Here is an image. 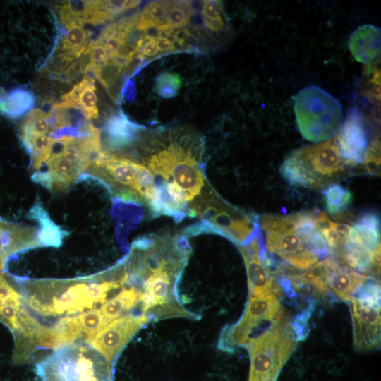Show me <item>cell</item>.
Here are the masks:
<instances>
[{
  "mask_svg": "<svg viewBox=\"0 0 381 381\" xmlns=\"http://www.w3.org/2000/svg\"><path fill=\"white\" fill-rule=\"evenodd\" d=\"M315 300L310 299L306 308L300 312L291 323L295 341H302L308 336L310 330L308 320L312 311L315 309Z\"/></svg>",
  "mask_w": 381,
  "mask_h": 381,
  "instance_id": "cell-34",
  "label": "cell"
},
{
  "mask_svg": "<svg viewBox=\"0 0 381 381\" xmlns=\"http://www.w3.org/2000/svg\"><path fill=\"white\" fill-rule=\"evenodd\" d=\"M4 93V91L0 88V99L3 96Z\"/></svg>",
  "mask_w": 381,
  "mask_h": 381,
  "instance_id": "cell-39",
  "label": "cell"
},
{
  "mask_svg": "<svg viewBox=\"0 0 381 381\" xmlns=\"http://www.w3.org/2000/svg\"><path fill=\"white\" fill-rule=\"evenodd\" d=\"M62 25L64 31L61 38L60 53L74 61L79 58L87 48L91 32L75 20H69Z\"/></svg>",
  "mask_w": 381,
  "mask_h": 381,
  "instance_id": "cell-21",
  "label": "cell"
},
{
  "mask_svg": "<svg viewBox=\"0 0 381 381\" xmlns=\"http://www.w3.org/2000/svg\"><path fill=\"white\" fill-rule=\"evenodd\" d=\"M323 194L327 211L334 214L342 212L352 200L351 193L337 183L329 186Z\"/></svg>",
  "mask_w": 381,
  "mask_h": 381,
  "instance_id": "cell-28",
  "label": "cell"
},
{
  "mask_svg": "<svg viewBox=\"0 0 381 381\" xmlns=\"http://www.w3.org/2000/svg\"><path fill=\"white\" fill-rule=\"evenodd\" d=\"M294 344L291 322L282 311L264 332L245 345L250 358L249 381H276Z\"/></svg>",
  "mask_w": 381,
  "mask_h": 381,
  "instance_id": "cell-5",
  "label": "cell"
},
{
  "mask_svg": "<svg viewBox=\"0 0 381 381\" xmlns=\"http://www.w3.org/2000/svg\"><path fill=\"white\" fill-rule=\"evenodd\" d=\"M140 1H70L75 20L80 25H98L114 20L116 16L138 6Z\"/></svg>",
  "mask_w": 381,
  "mask_h": 381,
  "instance_id": "cell-16",
  "label": "cell"
},
{
  "mask_svg": "<svg viewBox=\"0 0 381 381\" xmlns=\"http://www.w3.org/2000/svg\"><path fill=\"white\" fill-rule=\"evenodd\" d=\"M192 13L190 1H171L164 24L156 30L158 32H169L183 28L188 24Z\"/></svg>",
  "mask_w": 381,
  "mask_h": 381,
  "instance_id": "cell-26",
  "label": "cell"
},
{
  "mask_svg": "<svg viewBox=\"0 0 381 381\" xmlns=\"http://www.w3.org/2000/svg\"><path fill=\"white\" fill-rule=\"evenodd\" d=\"M380 140L377 139L375 140L371 145H370L363 159L368 173L373 175H378L380 173Z\"/></svg>",
  "mask_w": 381,
  "mask_h": 381,
  "instance_id": "cell-35",
  "label": "cell"
},
{
  "mask_svg": "<svg viewBox=\"0 0 381 381\" xmlns=\"http://www.w3.org/2000/svg\"><path fill=\"white\" fill-rule=\"evenodd\" d=\"M353 344L357 350L376 349L380 344V308L351 299Z\"/></svg>",
  "mask_w": 381,
  "mask_h": 381,
  "instance_id": "cell-15",
  "label": "cell"
},
{
  "mask_svg": "<svg viewBox=\"0 0 381 381\" xmlns=\"http://www.w3.org/2000/svg\"><path fill=\"white\" fill-rule=\"evenodd\" d=\"M345 165L334 136L293 151L282 162L280 173L290 186L318 188L337 179Z\"/></svg>",
  "mask_w": 381,
  "mask_h": 381,
  "instance_id": "cell-4",
  "label": "cell"
},
{
  "mask_svg": "<svg viewBox=\"0 0 381 381\" xmlns=\"http://www.w3.org/2000/svg\"><path fill=\"white\" fill-rule=\"evenodd\" d=\"M37 370L42 381H62L55 370L46 361L39 363Z\"/></svg>",
  "mask_w": 381,
  "mask_h": 381,
  "instance_id": "cell-36",
  "label": "cell"
},
{
  "mask_svg": "<svg viewBox=\"0 0 381 381\" xmlns=\"http://www.w3.org/2000/svg\"><path fill=\"white\" fill-rule=\"evenodd\" d=\"M0 322L12 332L14 348L33 342L44 327L27 308L16 276L0 271Z\"/></svg>",
  "mask_w": 381,
  "mask_h": 381,
  "instance_id": "cell-8",
  "label": "cell"
},
{
  "mask_svg": "<svg viewBox=\"0 0 381 381\" xmlns=\"http://www.w3.org/2000/svg\"><path fill=\"white\" fill-rule=\"evenodd\" d=\"M373 253H380V219L375 212L363 214L351 227L347 240Z\"/></svg>",
  "mask_w": 381,
  "mask_h": 381,
  "instance_id": "cell-20",
  "label": "cell"
},
{
  "mask_svg": "<svg viewBox=\"0 0 381 381\" xmlns=\"http://www.w3.org/2000/svg\"><path fill=\"white\" fill-rule=\"evenodd\" d=\"M167 133L151 138L140 159L134 158L150 172L153 196L148 209L152 217L169 216L176 222L186 217L202 219L220 198L205 174L202 140L186 132Z\"/></svg>",
  "mask_w": 381,
  "mask_h": 381,
  "instance_id": "cell-1",
  "label": "cell"
},
{
  "mask_svg": "<svg viewBox=\"0 0 381 381\" xmlns=\"http://www.w3.org/2000/svg\"><path fill=\"white\" fill-rule=\"evenodd\" d=\"M353 298L367 305L380 308V286L377 281L368 279L354 292Z\"/></svg>",
  "mask_w": 381,
  "mask_h": 381,
  "instance_id": "cell-33",
  "label": "cell"
},
{
  "mask_svg": "<svg viewBox=\"0 0 381 381\" xmlns=\"http://www.w3.org/2000/svg\"><path fill=\"white\" fill-rule=\"evenodd\" d=\"M82 87L77 100V107L81 110L87 120L98 118L97 97L95 93V80L85 75L81 80Z\"/></svg>",
  "mask_w": 381,
  "mask_h": 381,
  "instance_id": "cell-27",
  "label": "cell"
},
{
  "mask_svg": "<svg viewBox=\"0 0 381 381\" xmlns=\"http://www.w3.org/2000/svg\"><path fill=\"white\" fill-rule=\"evenodd\" d=\"M30 217L37 220L40 227L43 246H59L66 231H62L49 217L47 212L37 201L30 209Z\"/></svg>",
  "mask_w": 381,
  "mask_h": 381,
  "instance_id": "cell-24",
  "label": "cell"
},
{
  "mask_svg": "<svg viewBox=\"0 0 381 381\" xmlns=\"http://www.w3.org/2000/svg\"><path fill=\"white\" fill-rule=\"evenodd\" d=\"M181 85V80L178 74L166 71L157 75L154 87L163 99H171L178 95Z\"/></svg>",
  "mask_w": 381,
  "mask_h": 381,
  "instance_id": "cell-31",
  "label": "cell"
},
{
  "mask_svg": "<svg viewBox=\"0 0 381 381\" xmlns=\"http://www.w3.org/2000/svg\"><path fill=\"white\" fill-rule=\"evenodd\" d=\"M265 234L266 247L289 265L301 270L308 269L318 262L296 230L291 215L264 214L260 218Z\"/></svg>",
  "mask_w": 381,
  "mask_h": 381,
  "instance_id": "cell-9",
  "label": "cell"
},
{
  "mask_svg": "<svg viewBox=\"0 0 381 381\" xmlns=\"http://www.w3.org/2000/svg\"><path fill=\"white\" fill-rule=\"evenodd\" d=\"M43 246L40 229L11 222L0 217V271L14 255Z\"/></svg>",
  "mask_w": 381,
  "mask_h": 381,
  "instance_id": "cell-14",
  "label": "cell"
},
{
  "mask_svg": "<svg viewBox=\"0 0 381 381\" xmlns=\"http://www.w3.org/2000/svg\"><path fill=\"white\" fill-rule=\"evenodd\" d=\"M294 110L301 134L313 143L323 142L335 136L343 123L339 102L317 85L306 87L297 93Z\"/></svg>",
  "mask_w": 381,
  "mask_h": 381,
  "instance_id": "cell-6",
  "label": "cell"
},
{
  "mask_svg": "<svg viewBox=\"0 0 381 381\" xmlns=\"http://www.w3.org/2000/svg\"><path fill=\"white\" fill-rule=\"evenodd\" d=\"M155 39L159 53L173 52L175 51L176 47L174 42L168 36L166 37L158 32V35L155 36Z\"/></svg>",
  "mask_w": 381,
  "mask_h": 381,
  "instance_id": "cell-37",
  "label": "cell"
},
{
  "mask_svg": "<svg viewBox=\"0 0 381 381\" xmlns=\"http://www.w3.org/2000/svg\"><path fill=\"white\" fill-rule=\"evenodd\" d=\"M191 252L187 236L168 234L135 240L123 258L131 284L140 291L139 311L150 322L171 318L199 320L179 300L178 285Z\"/></svg>",
  "mask_w": 381,
  "mask_h": 381,
  "instance_id": "cell-2",
  "label": "cell"
},
{
  "mask_svg": "<svg viewBox=\"0 0 381 381\" xmlns=\"http://www.w3.org/2000/svg\"><path fill=\"white\" fill-rule=\"evenodd\" d=\"M135 88L134 83L130 80L126 81V84L123 87L122 93L121 94V95L123 97H126L128 100L132 101L135 98Z\"/></svg>",
  "mask_w": 381,
  "mask_h": 381,
  "instance_id": "cell-38",
  "label": "cell"
},
{
  "mask_svg": "<svg viewBox=\"0 0 381 381\" xmlns=\"http://www.w3.org/2000/svg\"><path fill=\"white\" fill-rule=\"evenodd\" d=\"M313 268L322 277L328 291H332L337 298L346 301H351L356 290L370 279L332 258L324 259L314 265Z\"/></svg>",
  "mask_w": 381,
  "mask_h": 381,
  "instance_id": "cell-13",
  "label": "cell"
},
{
  "mask_svg": "<svg viewBox=\"0 0 381 381\" xmlns=\"http://www.w3.org/2000/svg\"><path fill=\"white\" fill-rule=\"evenodd\" d=\"M145 129V126L130 120L121 109L111 115L103 126L106 143L112 150L133 144Z\"/></svg>",
  "mask_w": 381,
  "mask_h": 381,
  "instance_id": "cell-17",
  "label": "cell"
},
{
  "mask_svg": "<svg viewBox=\"0 0 381 381\" xmlns=\"http://www.w3.org/2000/svg\"><path fill=\"white\" fill-rule=\"evenodd\" d=\"M35 103L34 94L23 87H17L4 93L0 99V111L4 115L18 119L28 114Z\"/></svg>",
  "mask_w": 381,
  "mask_h": 381,
  "instance_id": "cell-23",
  "label": "cell"
},
{
  "mask_svg": "<svg viewBox=\"0 0 381 381\" xmlns=\"http://www.w3.org/2000/svg\"><path fill=\"white\" fill-rule=\"evenodd\" d=\"M238 248L246 268L249 296L267 293L279 295L281 289L276 283L270 269L265 266L259 257L250 252L246 246H239Z\"/></svg>",
  "mask_w": 381,
  "mask_h": 381,
  "instance_id": "cell-18",
  "label": "cell"
},
{
  "mask_svg": "<svg viewBox=\"0 0 381 381\" xmlns=\"http://www.w3.org/2000/svg\"><path fill=\"white\" fill-rule=\"evenodd\" d=\"M123 71L116 62L109 60L107 64L95 68L91 73L99 80L110 94Z\"/></svg>",
  "mask_w": 381,
  "mask_h": 381,
  "instance_id": "cell-32",
  "label": "cell"
},
{
  "mask_svg": "<svg viewBox=\"0 0 381 381\" xmlns=\"http://www.w3.org/2000/svg\"><path fill=\"white\" fill-rule=\"evenodd\" d=\"M127 279L123 261L98 274L71 279L18 282L27 308L43 318L71 316L98 308L116 295Z\"/></svg>",
  "mask_w": 381,
  "mask_h": 381,
  "instance_id": "cell-3",
  "label": "cell"
},
{
  "mask_svg": "<svg viewBox=\"0 0 381 381\" xmlns=\"http://www.w3.org/2000/svg\"><path fill=\"white\" fill-rule=\"evenodd\" d=\"M223 5L217 0H207L202 3V14L205 27L210 31L219 32L225 28Z\"/></svg>",
  "mask_w": 381,
  "mask_h": 381,
  "instance_id": "cell-30",
  "label": "cell"
},
{
  "mask_svg": "<svg viewBox=\"0 0 381 381\" xmlns=\"http://www.w3.org/2000/svg\"><path fill=\"white\" fill-rule=\"evenodd\" d=\"M50 125L47 113L35 109L30 111L23 120L20 135H46L49 133Z\"/></svg>",
  "mask_w": 381,
  "mask_h": 381,
  "instance_id": "cell-29",
  "label": "cell"
},
{
  "mask_svg": "<svg viewBox=\"0 0 381 381\" xmlns=\"http://www.w3.org/2000/svg\"><path fill=\"white\" fill-rule=\"evenodd\" d=\"M334 138L346 165L354 166L363 162L370 146V134L367 123L358 109L353 108L348 111Z\"/></svg>",
  "mask_w": 381,
  "mask_h": 381,
  "instance_id": "cell-12",
  "label": "cell"
},
{
  "mask_svg": "<svg viewBox=\"0 0 381 381\" xmlns=\"http://www.w3.org/2000/svg\"><path fill=\"white\" fill-rule=\"evenodd\" d=\"M341 258L358 272L369 273L380 270V253H373L363 246L346 241L341 252Z\"/></svg>",
  "mask_w": 381,
  "mask_h": 381,
  "instance_id": "cell-22",
  "label": "cell"
},
{
  "mask_svg": "<svg viewBox=\"0 0 381 381\" xmlns=\"http://www.w3.org/2000/svg\"><path fill=\"white\" fill-rule=\"evenodd\" d=\"M171 1H154L140 13L135 29L146 31L162 26L166 19Z\"/></svg>",
  "mask_w": 381,
  "mask_h": 381,
  "instance_id": "cell-25",
  "label": "cell"
},
{
  "mask_svg": "<svg viewBox=\"0 0 381 381\" xmlns=\"http://www.w3.org/2000/svg\"><path fill=\"white\" fill-rule=\"evenodd\" d=\"M44 360L62 381H114V364L85 342L63 346Z\"/></svg>",
  "mask_w": 381,
  "mask_h": 381,
  "instance_id": "cell-7",
  "label": "cell"
},
{
  "mask_svg": "<svg viewBox=\"0 0 381 381\" xmlns=\"http://www.w3.org/2000/svg\"><path fill=\"white\" fill-rule=\"evenodd\" d=\"M349 48L356 61L371 64L380 54V28L371 24L360 26L350 35Z\"/></svg>",
  "mask_w": 381,
  "mask_h": 381,
  "instance_id": "cell-19",
  "label": "cell"
},
{
  "mask_svg": "<svg viewBox=\"0 0 381 381\" xmlns=\"http://www.w3.org/2000/svg\"><path fill=\"white\" fill-rule=\"evenodd\" d=\"M149 322L145 315L129 313L112 320L85 343L114 364L125 346Z\"/></svg>",
  "mask_w": 381,
  "mask_h": 381,
  "instance_id": "cell-11",
  "label": "cell"
},
{
  "mask_svg": "<svg viewBox=\"0 0 381 381\" xmlns=\"http://www.w3.org/2000/svg\"><path fill=\"white\" fill-rule=\"evenodd\" d=\"M281 312L280 301L276 294L249 296L238 321L222 329L218 342L219 349L232 352L238 347L245 346L255 329L265 323L271 324Z\"/></svg>",
  "mask_w": 381,
  "mask_h": 381,
  "instance_id": "cell-10",
  "label": "cell"
}]
</instances>
